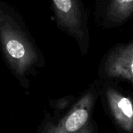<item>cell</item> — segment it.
<instances>
[{
	"instance_id": "1",
	"label": "cell",
	"mask_w": 133,
	"mask_h": 133,
	"mask_svg": "<svg viewBox=\"0 0 133 133\" xmlns=\"http://www.w3.org/2000/svg\"><path fill=\"white\" fill-rule=\"evenodd\" d=\"M0 50L10 72L19 85L30 87V76L45 65L41 51L28 31L19 14L0 0Z\"/></svg>"
},
{
	"instance_id": "2",
	"label": "cell",
	"mask_w": 133,
	"mask_h": 133,
	"mask_svg": "<svg viewBox=\"0 0 133 133\" xmlns=\"http://www.w3.org/2000/svg\"><path fill=\"white\" fill-rule=\"evenodd\" d=\"M94 94L89 92L83 95L64 114L61 110L51 108V114L45 113L37 133H94Z\"/></svg>"
},
{
	"instance_id": "3",
	"label": "cell",
	"mask_w": 133,
	"mask_h": 133,
	"mask_svg": "<svg viewBox=\"0 0 133 133\" xmlns=\"http://www.w3.org/2000/svg\"><path fill=\"white\" fill-rule=\"evenodd\" d=\"M58 28L73 37L82 54L90 46L88 15L81 0H50Z\"/></svg>"
},
{
	"instance_id": "4",
	"label": "cell",
	"mask_w": 133,
	"mask_h": 133,
	"mask_svg": "<svg viewBox=\"0 0 133 133\" xmlns=\"http://www.w3.org/2000/svg\"><path fill=\"white\" fill-rule=\"evenodd\" d=\"M103 68L108 77L125 79L133 85V40L111 48L105 55Z\"/></svg>"
},
{
	"instance_id": "5",
	"label": "cell",
	"mask_w": 133,
	"mask_h": 133,
	"mask_svg": "<svg viewBox=\"0 0 133 133\" xmlns=\"http://www.w3.org/2000/svg\"><path fill=\"white\" fill-rule=\"evenodd\" d=\"M133 16V0H97L95 18L104 28L117 27Z\"/></svg>"
},
{
	"instance_id": "6",
	"label": "cell",
	"mask_w": 133,
	"mask_h": 133,
	"mask_svg": "<svg viewBox=\"0 0 133 133\" xmlns=\"http://www.w3.org/2000/svg\"><path fill=\"white\" fill-rule=\"evenodd\" d=\"M106 98L111 113L118 125L126 132L133 131V103L112 87L106 90Z\"/></svg>"
}]
</instances>
